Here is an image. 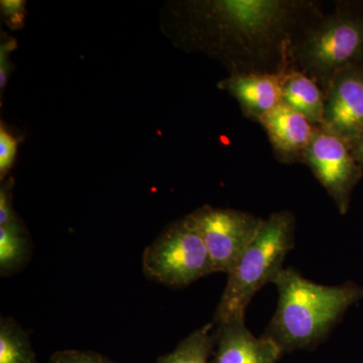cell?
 <instances>
[{"label": "cell", "mask_w": 363, "mask_h": 363, "mask_svg": "<svg viewBox=\"0 0 363 363\" xmlns=\"http://www.w3.org/2000/svg\"><path fill=\"white\" fill-rule=\"evenodd\" d=\"M348 145H350L351 152H352V156L354 157L355 161L363 168V133L357 138H355L353 142L348 143Z\"/></svg>", "instance_id": "19"}, {"label": "cell", "mask_w": 363, "mask_h": 363, "mask_svg": "<svg viewBox=\"0 0 363 363\" xmlns=\"http://www.w3.org/2000/svg\"><path fill=\"white\" fill-rule=\"evenodd\" d=\"M16 154V140L4 128L0 130V173L1 178L13 166Z\"/></svg>", "instance_id": "17"}, {"label": "cell", "mask_w": 363, "mask_h": 363, "mask_svg": "<svg viewBox=\"0 0 363 363\" xmlns=\"http://www.w3.org/2000/svg\"><path fill=\"white\" fill-rule=\"evenodd\" d=\"M32 242L20 219L0 226V274L9 277L20 272L32 255Z\"/></svg>", "instance_id": "13"}, {"label": "cell", "mask_w": 363, "mask_h": 363, "mask_svg": "<svg viewBox=\"0 0 363 363\" xmlns=\"http://www.w3.org/2000/svg\"><path fill=\"white\" fill-rule=\"evenodd\" d=\"M281 352L274 340L264 335L255 337L245 318H238L217 324L210 363H276Z\"/></svg>", "instance_id": "9"}, {"label": "cell", "mask_w": 363, "mask_h": 363, "mask_svg": "<svg viewBox=\"0 0 363 363\" xmlns=\"http://www.w3.org/2000/svg\"><path fill=\"white\" fill-rule=\"evenodd\" d=\"M324 90L312 78L293 67L281 83V102L321 128L324 116Z\"/></svg>", "instance_id": "12"}, {"label": "cell", "mask_w": 363, "mask_h": 363, "mask_svg": "<svg viewBox=\"0 0 363 363\" xmlns=\"http://www.w3.org/2000/svg\"><path fill=\"white\" fill-rule=\"evenodd\" d=\"M284 75L276 74H230L220 87L228 91L240 104L243 116L259 123L281 102Z\"/></svg>", "instance_id": "11"}, {"label": "cell", "mask_w": 363, "mask_h": 363, "mask_svg": "<svg viewBox=\"0 0 363 363\" xmlns=\"http://www.w3.org/2000/svg\"><path fill=\"white\" fill-rule=\"evenodd\" d=\"M49 363H117L109 358L94 352V351H83L67 350L57 351L52 355Z\"/></svg>", "instance_id": "16"}, {"label": "cell", "mask_w": 363, "mask_h": 363, "mask_svg": "<svg viewBox=\"0 0 363 363\" xmlns=\"http://www.w3.org/2000/svg\"><path fill=\"white\" fill-rule=\"evenodd\" d=\"M272 283L278 288V308L264 336L283 351L320 342L363 297V289L353 284L319 285L292 267H284Z\"/></svg>", "instance_id": "2"}, {"label": "cell", "mask_w": 363, "mask_h": 363, "mask_svg": "<svg viewBox=\"0 0 363 363\" xmlns=\"http://www.w3.org/2000/svg\"><path fill=\"white\" fill-rule=\"evenodd\" d=\"M295 216L286 210L264 219L259 233L228 274L214 324L245 318L253 296L272 283L284 269L286 255L295 247Z\"/></svg>", "instance_id": "3"}, {"label": "cell", "mask_w": 363, "mask_h": 363, "mask_svg": "<svg viewBox=\"0 0 363 363\" xmlns=\"http://www.w3.org/2000/svg\"><path fill=\"white\" fill-rule=\"evenodd\" d=\"M305 164L333 199L341 215L347 213L351 196L363 176V168L340 138L316 128L306 150Z\"/></svg>", "instance_id": "7"}, {"label": "cell", "mask_w": 363, "mask_h": 363, "mask_svg": "<svg viewBox=\"0 0 363 363\" xmlns=\"http://www.w3.org/2000/svg\"><path fill=\"white\" fill-rule=\"evenodd\" d=\"M18 220L11 203V188L6 185L0 190V226H6Z\"/></svg>", "instance_id": "18"}, {"label": "cell", "mask_w": 363, "mask_h": 363, "mask_svg": "<svg viewBox=\"0 0 363 363\" xmlns=\"http://www.w3.org/2000/svg\"><path fill=\"white\" fill-rule=\"evenodd\" d=\"M324 93L321 128L348 145L363 133V63L338 72Z\"/></svg>", "instance_id": "8"}, {"label": "cell", "mask_w": 363, "mask_h": 363, "mask_svg": "<svg viewBox=\"0 0 363 363\" xmlns=\"http://www.w3.org/2000/svg\"><path fill=\"white\" fill-rule=\"evenodd\" d=\"M214 326V323H208L197 329L157 363H208L213 350Z\"/></svg>", "instance_id": "15"}, {"label": "cell", "mask_w": 363, "mask_h": 363, "mask_svg": "<svg viewBox=\"0 0 363 363\" xmlns=\"http://www.w3.org/2000/svg\"><path fill=\"white\" fill-rule=\"evenodd\" d=\"M0 363H38L30 336L13 318L0 319Z\"/></svg>", "instance_id": "14"}, {"label": "cell", "mask_w": 363, "mask_h": 363, "mask_svg": "<svg viewBox=\"0 0 363 363\" xmlns=\"http://www.w3.org/2000/svg\"><path fill=\"white\" fill-rule=\"evenodd\" d=\"M211 259L214 272L229 274L259 233L264 219L241 210L203 206L190 214Z\"/></svg>", "instance_id": "6"}, {"label": "cell", "mask_w": 363, "mask_h": 363, "mask_svg": "<svg viewBox=\"0 0 363 363\" xmlns=\"http://www.w3.org/2000/svg\"><path fill=\"white\" fill-rule=\"evenodd\" d=\"M201 39L220 56L230 74L284 75L308 28L324 14L314 0H224L194 11Z\"/></svg>", "instance_id": "1"}, {"label": "cell", "mask_w": 363, "mask_h": 363, "mask_svg": "<svg viewBox=\"0 0 363 363\" xmlns=\"http://www.w3.org/2000/svg\"><path fill=\"white\" fill-rule=\"evenodd\" d=\"M363 63V9L337 2L324 13L294 48V67L325 89L347 67Z\"/></svg>", "instance_id": "4"}, {"label": "cell", "mask_w": 363, "mask_h": 363, "mask_svg": "<svg viewBox=\"0 0 363 363\" xmlns=\"http://www.w3.org/2000/svg\"><path fill=\"white\" fill-rule=\"evenodd\" d=\"M147 279L172 288H183L214 272L211 259L190 215L160 234L143 255Z\"/></svg>", "instance_id": "5"}, {"label": "cell", "mask_w": 363, "mask_h": 363, "mask_svg": "<svg viewBox=\"0 0 363 363\" xmlns=\"http://www.w3.org/2000/svg\"><path fill=\"white\" fill-rule=\"evenodd\" d=\"M269 138L272 152L281 164H303L314 136V125L284 102L259 121Z\"/></svg>", "instance_id": "10"}]
</instances>
